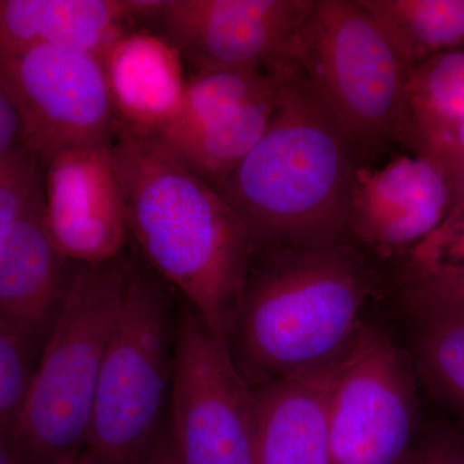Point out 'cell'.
<instances>
[{"label":"cell","mask_w":464,"mask_h":464,"mask_svg":"<svg viewBox=\"0 0 464 464\" xmlns=\"http://www.w3.org/2000/svg\"><path fill=\"white\" fill-rule=\"evenodd\" d=\"M111 154L128 237L149 267L179 289L230 347L255 257L243 219L154 134L118 123Z\"/></svg>","instance_id":"obj_1"},{"label":"cell","mask_w":464,"mask_h":464,"mask_svg":"<svg viewBox=\"0 0 464 464\" xmlns=\"http://www.w3.org/2000/svg\"><path fill=\"white\" fill-rule=\"evenodd\" d=\"M280 105L219 194L248 228L255 257L347 243L362 158L350 134L292 58L273 70Z\"/></svg>","instance_id":"obj_2"},{"label":"cell","mask_w":464,"mask_h":464,"mask_svg":"<svg viewBox=\"0 0 464 464\" xmlns=\"http://www.w3.org/2000/svg\"><path fill=\"white\" fill-rule=\"evenodd\" d=\"M382 288L371 257L351 243L258 259L230 341L237 371L257 389L338 362Z\"/></svg>","instance_id":"obj_3"},{"label":"cell","mask_w":464,"mask_h":464,"mask_svg":"<svg viewBox=\"0 0 464 464\" xmlns=\"http://www.w3.org/2000/svg\"><path fill=\"white\" fill-rule=\"evenodd\" d=\"M130 261L76 265L44 346L14 440L24 464H57L82 453Z\"/></svg>","instance_id":"obj_4"},{"label":"cell","mask_w":464,"mask_h":464,"mask_svg":"<svg viewBox=\"0 0 464 464\" xmlns=\"http://www.w3.org/2000/svg\"><path fill=\"white\" fill-rule=\"evenodd\" d=\"M288 57L350 134L362 167L373 166L392 146L405 149L413 70L359 0H314Z\"/></svg>","instance_id":"obj_5"},{"label":"cell","mask_w":464,"mask_h":464,"mask_svg":"<svg viewBox=\"0 0 464 464\" xmlns=\"http://www.w3.org/2000/svg\"><path fill=\"white\" fill-rule=\"evenodd\" d=\"M163 289L130 262L127 288L97 384L85 451L99 464H139L157 440L173 377Z\"/></svg>","instance_id":"obj_6"},{"label":"cell","mask_w":464,"mask_h":464,"mask_svg":"<svg viewBox=\"0 0 464 464\" xmlns=\"http://www.w3.org/2000/svg\"><path fill=\"white\" fill-rule=\"evenodd\" d=\"M170 409L179 464H255L256 391L192 308L174 334Z\"/></svg>","instance_id":"obj_7"},{"label":"cell","mask_w":464,"mask_h":464,"mask_svg":"<svg viewBox=\"0 0 464 464\" xmlns=\"http://www.w3.org/2000/svg\"><path fill=\"white\" fill-rule=\"evenodd\" d=\"M332 464H401L415 442L411 362L389 334L364 325L342 357L328 401Z\"/></svg>","instance_id":"obj_8"},{"label":"cell","mask_w":464,"mask_h":464,"mask_svg":"<svg viewBox=\"0 0 464 464\" xmlns=\"http://www.w3.org/2000/svg\"><path fill=\"white\" fill-rule=\"evenodd\" d=\"M0 82L23 121V145L42 166L66 150L112 142L118 121L97 54L34 48L0 58Z\"/></svg>","instance_id":"obj_9"},{"label":"cell","mask_w":464,"mask_h":464,"mask_svg":"<svg viewBox=\"0 0 464 464\" xmlns=\"http://www.w3.org/2000/svg\"><path fill=\"white\" fill-rule=\"evenodd\" d=\"M314 0H151L143 23L195 72L261 69L288 58ZM142 23V24H143Z\"/></svg>","instance_id":"obj_10"},{"label":"cell","mask_w":464,"mask_h":464,"mask_svg":"<svg viewBox=\"0 0 464 464\" xmlns=\"http://www.w3.org/2000/svg\"><path fill=\"white\" fill-rule=\"evenodd\" d=\"M450 185L436 161L399 155L353 177L346 241L381 261L405 259L447 218Z\"/></svg>","instance_id":"obj_11"},{"label":"cell","mask_w":464,"mask_h":464,"mask_svg":"<svg viewBox=\"0 0 464 464\" xmlns=\"http://www.w3.org/2000/svg\"><path fill=\"white\" fill-rule=\"evenodd\" d=\"M44 218L61 255L74 265L118 257L128 239L123 191L110 145L60 152L43 166Z\"/></svg>","instance_id":"obj_12"},{"label":"cell","mask_w":464,"mask_h":464,"mask_svg":"<svg viewBox=\"0 0 464 464\" xmlns=\"http://www.w3.org/2000/svg\"><path fill=\"white\" fill-rule=\"evenodd\" d=\"M48 232L44 195L0 235V324L38 344L48 333L74 268Z\"/></svg>","instance_id":"obj_13"},{"label":"cell","mask_w":464,"mask_h":464,"mask_svg":"<svg viewBox=\"0 0 464 464\" xmlns=\"http://www.w3.org/2000/svg\"><path fill=\"white\" fill-rule=\"evenodd\" d=\"M119 124L159 136L181 112L186 81L179 51L148 30H130L102 57Z\"/></svg>","instance_id":"obj_14"},{"label":"cell","mask_w":464,"mask_h":464,"mask_svg":"<svg viewBox=\"0 0 464 464\" xmlns=\"http://www.w3.org/2000/svg\"><path fill=\"white\" fill-rule=\"evenodd\" d=\"M340 360L255 389V464H332L328 401Z\"/></svg>","instance_id":"obj_15"},{"label":"cell","mask_w":464,"mask_h":464,"mask_svg":"<svg viewBox=\"0 0 464 464\" xmlns=\"http://www.w3.org/2000/svg\"><path fill=\"white\" fill-rule=\"evenodd\" d=\"M134 25L127 0H0V58L69 47L102 60Z\"/></svg>","instance_id":"obj_16"},{"label":"cell","mask_w":464,"mask_h":464,"mask_svg":"<svg viewBox=\"0 0 464 464\" xmlns=\"http://www.w3.org/2000/svg\"><path fill=\"white\" fill-rule=\"evenodd\" d=\"M464 121V48L415 67L406 88L405 150L436 160Z\"/></svg>","instance_id":"obj_17"},{"label":"cell","mask_w":464,"mask_h":464,"mask_svg":"<svg viewBox=\"0 0 464 464\" xmlns=\"http://www.w3.org/2000/svg\"><path fill=\"white\" fill-rule=\"evenodd\" d=\"M279 105L277 79L276 90L197 132L169 139L158 137L195 176L219 191L226 179L264 136Z\"/></svg>","instance_id":"obj_18"},{"label":"cell","mask_w":464,"mask_h":464,"mask_svg":"<svg viewBox=\"0 0 464 464\" xmlns=\"http://www.w3.org/2000/svg\"><path fill=\"white\" fill-rule=\"evenodd\" d=\"M414 70L464 48V0H359Z\"/></svg>","instance_id":"obj_19"},{"label":"cell","mask_w":464,"mask_h":464,"mask_svg":"<svg viewBox=\"0 0 464 464\" xmlns=\"http://www.w3.org/2000/svg\"><path fill=\"white\" fill-rule=\"evenodd\" d=\"M277 88L273 72L261 69H217L195 72L186 81L179 118L161 139L197 132Z\"/></svg>","instance_id":"obj_20"},{"label":"cell","mask_w":464,"mask_h":464,"mask_svg":"<svg viewBox=\"0 0 464 464\" xmlns=\"http://www.w3.org/2000/svg\"><path fill=\"white\" fill-rule=\"evenodd\" d=\"M420 322L415 341L418 371L433 395L460 418L464 427V322L440 317Z\"/></svg>","instance_id":"obj_21"},{"label":"cell","mask_w":464,"mask_h":464,"mask_svg":"<svg viewBox=\"0 0 464 464\" xmlns=\"http://www.w3.org/2000/svg\"><path fill=\"white\" fill-rule=\"evenodd\" d=\"M399 295L408 310L420 319L464 322V266L400 271Z\"/></svg>","instance_id":"obj_22"},{"label":"cell","mask_w":464,"mask_h":464,"mask_svg":"<svg viewBox=\"0 0 464 464\" xmlns=\"http://www.w3.org/2000/svg\"><path fill=\"white\" fill-rule=\"evenodd\" d=\"M35 344L0 324V430L14 438L34 373Z\"/></svg>","instance_id":"obj_23"},{"label":"cell","mask_w":464,"mask_h":464,"mask_svg":"<svg viewBox=\"0 0 464 464\" xmlns=\"http://www.w3.org/2000/svg\"><path fill=\"white\" fill-rule=\"evenodd\" d=\"M43 192V166L21 145L0 161V235Z\"/></svg>","instance_id":"obj_24"},{"label":"cell","mask_w":464,"mask_h":464,"mask_svg":"<svg viewBox=\"0 0 464 464\" xmlns=\"http://www.w3.org/2000/svg\"><path fill=\"white\" fill-rule=\"evenodd\" d=\"M464 266V208L449 212L435 231L404 259L400 271Z\"/></svg>","instance_id":"obj_25"},{"label":"cell","mask_w":464,"mask_h":464,"mask_svg":"<svg viewBox=\"0 0 464 464\" xmlns=\"http://www.w3.org/2000/svg\"><path fill=\"white\" fill-rule=\"evenodd\" d=\"M401 464H464V431L415 441Z\"/></svg>","instance_id":"obj_26"},{"label":"cell","mask_w":464,"mask_h":464,"mask_svg":"<svg viewBox=\"0 0 464 464\" xmlns=\"http://www.w3.org/2000/svg\"><path fill=\"white\" fill-rule=\"evenodd\" d=\"M433 161H436L447 174L451 190L450 212L462 209L464 208V121L458 128L450 145Z\"/></svg>","instance_id":"obj_27"},{"label":"cell","mask_w":464,"mask_h":464,"mask_svg":"<svg viewBox=\"0 0 464 464\" xmlns=\"http://www.w3.org/2000/svg\"><path fill=\"white\" fill-rule=\"evenodd\" d=\"M23 145V121L14 100L0 82V161Z\"/></svg>","instance_id":"obj_28"},{"label":"cell","mask_w":464,"mask_h":464,"mask_svg":"<svg viewBox=\"0 0 464 464\" xmlns=\"http://www.w3.org/2000/svg\"><path fill=\"white\" fill-rule=\"evenodd\" d=\"M0 464H24L14 438L0 430Z\"/></svg>","instance_id":"obj_29"},{"label":"cell","mask_w":464,"mask_h":464,"mask_svg":"<svg viewBox=\"0 0 464 464\" xmlns=\"http://www.w3.org/2000/svg\"><path fill=\"white\" fill-rule=\"evenodd\" d=\"M168 445H169V436L159 435L139 464H164Z\"/></svg>","instance_id":"obj_30"},{"label":"cell","mask_w":464,"mask_h":464,"mask_svg":"<svg viewBox=\"0 0 464 464\" xmlns=\"http://www.w3.org/2000/svg\"><path fill=\"white\" fill-rule=\"evenodd\" d=\"M57 464H99L87 453V451H82V453L76 454L70 458H66L63 462Z\"/></svg>","instance_id":"obj_31"},{"label":"cell","mask_w":464,"mask_h":464,"mask_svg":"<svg viewBox=\"0 0 464 464\" xmlns=\"http://www.w3.org/2000/svg\"><path fill=\"white\" fill-rule=\"evenodd\" d=\"M164 464H179V460H177L176 454H174L172 442H170L169 438V445H168L166 459H164Z\"/></svg>","instance_id":"obj_32"}]
</instances>
